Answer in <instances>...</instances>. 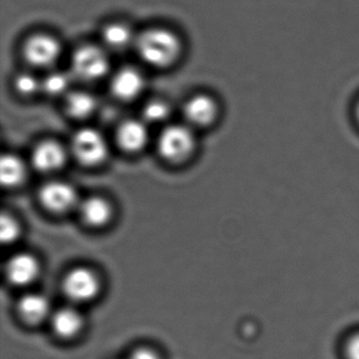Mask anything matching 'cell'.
I'll return each instance as SVG.
<instances>
[{"mask_svg": "<svg viewBox=\"0 0 359 359\" xmlns=\"http://www.w3.org/2000/svg\"><path fill=\"white\" fill-rule=\"evenodd\" d=\"M142 60L156 68L171 66L180 53V43L175 34L165 29L144 31L135 41Z\"/></svg>", "mask_w": 359, "mask_h": 359, "instance_id": "6da1fadb", "label": "cell"}, {"mask_svg": "<svg viewBox=\"0 0 359 359\" xmlns=\"http://www.w3.org/2000/svg\"><path fill=\"white\" fill-rule=\"evenodd\" d=\"M157 146L163 158L180 163L192 154L195 138L189 128L180 125L170 126L161 132Z\"/></svg>", "mask_w": 359, "mask_h": 359, "instance_id": "7a4b0ae2", "label": "cell"}, {"mask_svg": "<svg viewBox=\"0 0 359 359\" xmlns=\"http://www.w3.org/2000/svg\"><path fill=\"white\" fill-rule=\"evenodd\" d=\"M108 70V56L95 46H83L73 55L72 74L81 81H97L104 77Z\"/></svg>", "mask_w": 359, "mask_h": 359, "instance_id": "3957f363", "label": "cell"}, {"mask_svg": "<svg viewBox=\"0 0 359 359\" xmlns=\"http://www.w3.org/2000/svg\"><path fill=\"white\" fill-rule=\"evenodd\" d=\"M72 152L83 165H96L106 159L108 144L100 132L88 128L73 136Z\"/></svg>", "mask_w": 359, "mask_h": 359, "instance_id": "277c9868", "label": "cell"}, {"mask_svg": "<svg viewBox=\"0 0 359 359\" xmlns=\"http://www.w3.org/2000/svg\"><path fill=\"white\" fill-rule=\"evenodd\" d=\"M100 279L93 271L87 268H75L68 273L62 283L67 297L75 302L93 299L100 291Z\"/></svg>", "mask_w": 359, "mask_h": 359, "instance_id": "5b68a950", "label": "cell"}, {"mask_svg": "<svg viewBox=\"0 0 359 359\" xmlns=\"http://www.w3.org/2000/svg\"><path fill=\"white\" fill-rule=\"evenodd\" d=\"M62 48L57 39L47 34L30 37L25 43L24 55L27 62L39 68L52 66L57 62Z\"/></svg>", "mask_w": 359, "mask_h": 359, "instance_id": "8992f818", "label": "cell"}, {"mask_svg": "<svg viewBox=\"0 0 359 359\" xmlns=\"http://www.w3.org/2000/svg\"><path fill=\"white\" fill-rule=\"evenodd\" d=\"M39 199L43 207L54 213H65L79 205L75 189L64 182H50L39 191Z\"/></svg>", "mask_w": 359, "mask_h": 359, "instance_id": "52a82bcc", "label": "cell"}, {"mask_svg": "<svg viewBox=\"0 0 359 359\" xmlns=\"http://www.w3.org/2000/svg\"><path fill=\"white\" fill-rule=\"evenodd\" d=\"M6 273L10 283L15 285H27L39 276V264L29 253H18L8 260Z\"/></svg>", "mask_w": 359, "mask_h": 359, "instance_id": "ba28073f", "label": "cell"}, {"mask_svg": "<svg viewBox=\"0 0 359 359\" xmlns=\"http://www.w3.org/2000/svg\"><path fill=\"white\" fill-rule=\"evenodd\" d=\"M144 87V79L142 73L135 68L121 69L114 75L111 83L112 93L118 100L129 102L137 97Z\"/></svg>", "mask_w": 359, "mask_h": 359, "instance_id": "9c48e42d", "label": "cell"}, {"mask_svg": "<svg viewBox=\"0 0 359 359\" xmlns=\"http://www.w3.org/2000/svg\"><path fill=\"white\" fill-rule=\"evenodd\" d=\"M32 163L39 171H56L66 163V151L57 142L46 140L35 147Z\"/></svg>", "mask_w": 359, "mask_h": 359, "instance_id": "30bf717a", "label": "cell"}, {"mask_svg": "<svg viewBox=\"0 0 359 359\" xmlns=\"http://www.w3.org/2000/svg\"><path fill=\"white\" fill-rule=\"evenodd\" d=\"M217 112V104L213 98L207 95L194 96L187 102L184 108L187 121L198 127H205L213 123Z\"/></svg>", "mask_w": 359, "mask_h": 359, "instance_id": "8fae6325", "label": "cell"}, {"mask_svg": "<svg viewBox=\"0 0 359 359\" xmlns=\"http://www.w3.org/2000/svg\"><path fill=\"white\" fill-rule=\"evenodd\" d=\"M148 130L144 123L134 119L121 123L117 131V142L128 152L142 150L148 142Z\"/></svg>", "mask_w": 359, "mask_h": 359, "instance_id": "7c38bea8", "label": "cell"}, {"mask_svg": "<svg viewBox=\"0 0 359 359\" xmlns=\"http://www.w3.org/2000/svg\"><path fill=\"white\" fill-rule=\"evenodd\" d=\"M79 213L91 226H104L112 215L110 203L102 197L92 196L79 203Z\"/></svg>", "mask_w": 359, "mask_h": 359, "instance_id": "4fadbf2b", "label": "cell"}, {"mask_svg": "<svg viewBox=\"0 0 359 359\" xmlns=\"http://www.w3.org/2000/svg\"><path fill=\"white\" fill-rule=\"evenodd\" d=\"M18 312L27 323H41L49 315V300L41 294H27L18 302Z\"/></svg>", "mask_w": 359, "mask_h": 359, "instance_id": "5bb4252c", "label": "cell"}, {"mask_svg": "<svg viewBox=\"0 0 359 359\" xmlns=\"http://www.w3.org/2000/svg\"><path fill=\"white\" fill-rule=\"evenodd\" d=\"M52 325L60 337L72 338L81 331L83 317L75 309L62 308L54 313Z\"/></svg>", "mask_w": 359, "mask_h": 359, "instance_id": "9a60e30c", "label": "cell"}, {"mask_svg": "<svg viewBox=\"0 0 359 359\" xmlns=\"http://www.w3.org/2000/svg\"><path fill=\"white\" fill-rule=\"evenodd\" d=\"M27 169L24 161L13 154L3 156L0 161V177L5 187H16L24 182Z\"/></svg>", "mask_w": 359, "mask_h": 359, "instance_id": "2e32d148", "label": "cell"}, {"mask_svg": "<svg viewBox=\"0 0 359 359\" xmlns=\"http://www.w3.org/2000/svg\"><path fill=\"white\" fill-rule=\"evenodd\" d=\"M96 106V98L88 92H72L67 96V112L73 118H87L95 111Z\"/></svg>", "mask_w": 359, "mask_h": 359, "instance_id": "e0dca14e", "label": "cell"}, {"mask_svg": "<svg viewBox=\"0 0 359 359\" xmlns=\"http://www.w3.org/2000/svg\"><path fill=\"white\" fill-rule=\"evenodd\" d=\"M104 43L112 50H123L131 45L133 34L129 27L123 24H111L102 33Z\"/></svg>", "mask_w": 359, "mask_h": 359, "instance_id": "ac0fdd59", "label": "cell"}, {"mask_svg": "<svg viewBox=\"0 0 359 359\" xmlns=\"http://www.w3.org/2000/svg\"><path fill=\"white\" fill-rule=\"evenodd\" d=\"M71 83L70 75L62 72H54L48 75L43 83H41V89L49 94V95L56 96L68 91L69 86Z\"/></svg>", "mask_w": 359, "mask_h": 359, "instance_id": "d6986e66", "label": "cell"}, {"mask_svg": "<svg viewBox=\"0 0 359 359\" xmlns=\"http://www.w3.org/2000/svg\"><path fill=\"white\" fill-rule=\"evenodd\" d=\"M170 109L165 102L161 100H153L149 102L142 111L144 121L149 123H161L169 115Z\"/></svg>", "mask_w": 359, "mask_h": 359, "instance_id": "ffe728a7", "label": "cell"}, {"mask_svg": "<svg viewBox=\"0 0 359 359\" xmlns=\"http://www.w3.org/2000/svg\"><path fill=\"white\" fill-rule=\"evenodd\" d=\"M0 236L4 243H11L20 236V226L15 218L4 214L0 220Z\"/></svg>", "mask_w": 359, "mask_h": 359, "instance_id": "44dd1931", "label": "cell"}, {"mask_svg": "<svg viewBox=\"0 0 359 359\" xmlns=\"http://www.w3.org/2000/svg\"><path fill=\"white\" fill-rule=\"evenodd\" d=\"M15 88L22 95H32L41 88V83L32 74L22 73L16 77Z\"/></svg>", "mask_w": 359, "mask_h": 359, "instance_id": "7402d4cb", "label": "cell"}, {"mask_svg": "<svg viewBox=\"0 0 359 359\" xmlns=\"http://www.w3.org/2000/svg\"><path fill=\"white\" fill-rule=\"evenodd\" d=\"M126 359H161V355L150 348H138Z\"/></svg>", "mask_w": 359, "mask_h": 359, "instance_id": "603a6c76", "label": "cell"}, {"mask_svg": "<svg viewBox=\"0 0 359 359\" xmlns=\"http://www.w3.org/2000/svg\"><path fill=\"white\" fill-rule=\"evenodd\" d=\"M346 355L348 359H359V334L353 336L346 342Z\"/></svg>", "mask_w": 359, "mask_h": 359, "instance_id": "cb8c5ba5", "label": "cell"}, {"mask_svg": "<svg viewBox=\"0 0 359 359\" xmlns=\"http://www.w3.org/2000/svg\"><path fill=\"white\" fill-rule=\"evenodd\" d=\"M357 115H358V118H359V104H358V109H357Z\"/></svg>", "mask_w": 359, "mask_h": 359, "instance_id": "d4e9b609", "label": "cell"}]
</instances>
